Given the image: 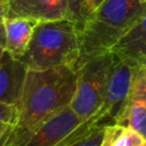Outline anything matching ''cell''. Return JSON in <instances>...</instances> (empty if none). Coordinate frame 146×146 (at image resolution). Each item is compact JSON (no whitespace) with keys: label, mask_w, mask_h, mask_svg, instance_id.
Instances as JSON below:
<instances>
[{"label":"cell","mask_w":146,"mask_h":146,"mask_svg":"<svg viewBox=\"0 0 146 146\" xmlns=\"http://www.w3.org/2000/svg\"><path fill=\"white\" fill-rule=\"evenodd\" d=\"M75 87L76 74L73 66L27 70L17 104V122L1 146H21L44 121L70 105Z\"/></svg>","instance_id":"6da1fadb"},{"label":"cell","mask_w":146,"mask_h":146,"mask_svg":"<svg viewBox=\"0 0 146 146\" xmlns=\"http://www.w3.org/2000/svg\"><path fill=\"white\" fill-rule=\"evenodd\" d=\"M145 10L146 3L139 0H105L79 26L80 55L76 64L110 52Z\"/></svg>","instance_id":"7a4b0ae2"},{"label":"cell","mask_w":146,"mask_h":146,"mask_svg":"<svg viewBox=\"0 0 146 146\" xmlns=\"http://www.w3.org/2000/svg\"><path fill=\"white\" fill-rule=\"evenodd\" d=\"M79 55V26L64 18L38 22L27 49L18 59L27 70L42 71L63 65L75 67Z\"/></svg>","instance_id":"3957f363"},{"label":"cell","mask_w":146,"mask_h":146,"mask_svg":"<svg viewBox=\"0 0 146 146\" xmlns=\"http://www.w3.org/2000/svg\"><path fill=\"white\" fill-rule=\"evenodd\" d=\"M114 58L110 51L89 57L75 65L76 87L70 107L82 120L90 117L100 107L108 68Z\"/></svg>","instance_id":"277c9868"},{"label":"cell","mask_w":146,"mask_h":146,"mask_svg":"<svg viewBox=\"0 0 146 146\" xmlns=\"http://www.w3.org/2000/svg\"><path fill=\"white\" fill-rule=\"evenodd\" d=\"M105 117L107 114L99 107L90 117L82 120L68 105L44 121L21 146H70Z\"/></svg>","instance_id":"5b68a950"},{"label":"cell","mask_w":146,"mask_h":146,"mask_svg":"<svg viewBox=\"0 0 146 146\" xmlns=\"http://www.w3.org/2000/svg\"><path fill=\"white\" fill-rule=\"evenodd\" d=\"M113 122L136 131L146 139V65L133 67L128 96L114 115Z\"/></svg>","instance_id":"8992f818"},{"label":"cell","mask_w":146,"mask_h":146,"mask_svg":"<svg viewBox=\"0 0 146 146\" xmlns=\"http://www.w3.org/2000/svg\"><path fill=\"white\" fill-rule=\"evenodd\" d=\"M133 75V67L127 62L114 58L111 64L105 82L100 108L112 119L125 100Z\"/></svg>","instance_id":"52a82bcc"},{"label":"cell","mask_w":146,"mask_h":146,"mask_svg":"<svg viewBox=\"0 0 146 146\" xmlns=\"http://www.w3.org/2000/svg\"><path fill=\"white\" fill-rule=\"evenodd\" d=\"M8 17H24L35 22L67 17V0H7Z\"/></svg>","instance_id":"ba28073f"},{"label":"cell","mask_w":146,"mask_h":146,"mask_svg":"<svg viewBox=\"0 0 146 146\" xmlns=\"http://www.w3.org/2000/svg\"><path fill=\"white\" fill-rule=\"evenodd\" d=\"M111 52L132 67L146 65V10L114 44Z\"/></svg>","instance_id":"9c48e42d"},{"label":"cell","mask_w":146,"mask_h":146,"mask_svg":"<svg viewBox=\"0 0 146 146\" xmlns=\"http://www.w3.org/2000/svg\"><path fill=\"white\" fill-rule=\"evenodd\" d=\"M27 68L8 51L0 58V102L17 105Z\"/></svg>","instance_id":"30bf717a"},{"label":"cell","mask_w":146,"mask_h":146,"mask_svg":"<svg viewBox=\"0 0 146 146\" xmlns=\"http://www.w3.org/2000/svg\"><path fill=\"white\" fill-rule=\"evenodd\" d=\"M38 22L24 17L5 18V50L19 58L29 47L33 29Z\"/></svg>","instance_id":"8fae6325"},{"label":"cell","mask_w":146,"mask_h":146,"mask_svg":"<svg viewBox=\"0 0 146 146\" xmlns=\"http://www.w3.org/2000/svg\"><path fill=\"white\" fill-rule=\"evenodd\" d=\"M104 127L105 125L97 124L87 135H84L70 146H100L104 138Z\"/></svg>","instance_id":"7c38bea8"},{"label":"cell","mask_w":146,"mask_h":146,"mask_svg":"<svg viewBox=\"0 0 146 146\" xmlns=\"http://www.w3.org/2000/svg\"><path fill=\"white\" fill-rule=\"evenodd\" d=\"M144 139L139 133L136 131L129 129V128H123L121 133L114 139L111 146H138L140 145Z\"/></svg>","instance_id":"4fadbf2b"},{"label":"cell","mask_w":146,"mask_h":146,"mask_svg":"<svg viewBox=\"0 0 146 146\" xmlns=\"http://www.w3.org/2000/svg\"><path fill=\"white\" fill-rule=\"evenodd\" d=\"M18 119V107L14 104L0 102V125L14 127Z\"/></svg>","instance_id":"5bb4252c"},{"label":"cell","mask_w":146,"mask_h":146,"mask_svg":"<svg viewBox=\"0 0 146 146\" xmlns=\"http://www.w3.org/2000/svg\"><path fill=\"white\" fill-rule=\"evenodd\" d=\"M105 0H82L81 6H80V11H79V16H80V23L79 26L82 24V22L99 6L104 2Z\"/></svg>","instance_id":"9a60e30c"},{"label":"cell","mask_w":146,"mask_h":146,"mask_svg":"<svg viewBox=\"0 0 146 146\" xmlns=\"http://www.w3.org/2000/svg\"><path fill=\"white\" fill-rule=\"evenodd\" d=\"M123 130V127L116 125V124H111V125H105L104 127V138L102 140L100 146H111L114 139L121 133Z\"/></svg>","instance_id":"2e32d148"},{"label":"cell","mask_w":146,"mask_h":146,"mask_svg":"<svg viewBox=\"0 0 146 146\" xmlns=\"http://www.w3.org/2000/svg\"><path fill=\"white\" fill-rule=\"evenodd\" d=\"M81 2L82 0H67V17L66 18L78 24V26L80 23L79 11H80Z\"/></svg>","instance_id":"e0dca14e"},{"label":"cell","mask_w":146,"mask_h":146,"mask_svg":"<svg viewBox=\"0 0 146 146\" xmlns=\"http://www.w3.org/2000/svg\"><path fill=\"white\" fill-rule=\"evenodd\" d=\"M7 16V0H0V47L5 48V18Z\"/></svg>","instance_id":"ac0fdd59"},{"label":"cell","mask_w":146,"mask_h":146,"mask_svg":"<svg viewBox=\"0 0 146 146\" xmlns=\"http://www.w3.org/2000/svg\"><path fill=\"white\" fill-rule=\"evenodd\" d=\"M11 128H13V127H10V125H0V146L2 145L3 138L6 137V135L8 133V131H9Z\"/></svg>","instance_id":"d6986e66"},{"label":"cell","mask_w":146,"mask_h":146,"mask_svg":"<svg viewBox=\"0 0 146 146\" xmlns=\"http://www.w3.org/2000/svg\"><path fill=\"white\" fill-rule=\"evenodd\" d=\"M3 51H5V48H2V47H0V58H1V56H2V54H3Z\"/></svg>","instance_id":"ffe728a7"},{"label":"cell","mask_w":146,"mask_h":146,"mask_svg":"<svg viewBox=\"0 0 146 146\" xmlns=\"http://www.w3.org/2000/svg\"><path fill=\"white\" fill-rule=\"evenodd\" d=\"M138 146H146V140H144V141H143L140 145H138Z\"/></svg>","instance_id":"44dd1931"},{"label":"cell","mask_w":146,"mask_h":146,"mask_svg":"<svg viewBox=\"0 0 146 146\" xmlns=\"http://www.w3.org/2000/svg\"><path fill=\"white\" fill-rule=\"evenodd\" d=\"M141 3H146V0H139Z\"/></svg>","instance_id":"7402d4cb"}]
</instances>
